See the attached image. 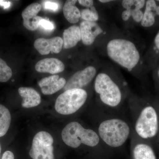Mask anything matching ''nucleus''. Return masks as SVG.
I'll return each instance as SVG.
<instances>
[{
    "instance_id": "1",
    "label": "nucleus",
    "mask_w": 159,
    "mask_h": 159,
    "mask_svg": "<svg viewBox=\"0 0 159 159\" xmlns=\"http://www.w3.org/2000/svg\"><path fill=\"white\" fill-rule=\"evenodd\" d=\"M107 53L117 64L131 72L140 61V54L133 42L123 38H116L107 43Z\"/></svg>"
},
{
    "instance_id": "2",
    "label": "nucleus",
    "mask_w": 159,
    "mask_h": 159,
    "mask_svg": "<svg viewBox=\"0 0 159 159\" xmlns=\"http://www.w3.org/2000/svg\"><path fill=\"white\" fill-rule=\"evenodd\" d=\"M130 133L129 125L124 120L119 119L104 120L98 128L99 138L106 145L113 148L124 145Z\"/></svg>"
},
{
    "instance_id": "3",
    "label": "nucleus",
    "mask_w": 159,
    "mask_h": 159,
    "mask_svg": "<svg viewBox=\"0 0 159 159\" xmlns=\"http://www.w3.org/2000/svg\"><path fill=\"white\" fill-rule=\"evenodd\" d=\"M63 141L68 146L77 148L81 144L95 147L100 141L99 135L93 129H88L77 122H70L61 132Z\"/></svg>"
},
{
    "instance_id": "4",
    "label": "nucleus",
    "mask_w": 159,
    "mask_h": 159,
    "mask_svg": "<svg viewBox=\"0 0 159 159\" xmlns=\"http://www.w3.org/2000/svg\"><path fill=\"white\" fill-rule=\"evenodd\" d=\"M94 89L101 102L109 107H116L122 100V93L119 85L107 73H99L94 82Z\"/></svg>"
},
{
    "instance_id": "5",
    "label": "nucleus",
    "mask_w": 159,
    "mask_h": 159,
    "mask_svg": "<svg viewBox=\"0 0 159 159\" xmlns=\"http://www.w3.org/2000/svg\"><path fill=\"white\" fill-rule=\"evenodd\" d=\"M87 98V93L83 89H74L65 91L56 99L55 110L61 115H72L82 107Z\"/></svg>"
},
{
    "instance_id": "6",
    "label": "nucleus",
    "mask_w": 159,
    "mask_h": 159,
    "mask_svg": "<svg viewBox=\"0 0 159 159\" xmlns=\"http://www.w3.org/2000/svg\"><path fill=\"white\" fill-rule=\"evenodd\" d=\"M158 129V119L156 110L150 106L144 107L135 124L137 134L143 139H151L156 135Z\"/></svg>"
},
{
    "instance_id": "7",
    "label": "nucleus",
    "mask_w": 159,
    "mask_h": 159,
    "mask_svg": "<svg viewBox=\"0 0 159 159\" xmlns=\"http://www.w3.org/2000/svg\"><path fill=\"white\" fill-rule=\"evenodd\" d=\"M54 139L51 134L40 131L34 136L29 155L32 159H54Z\"/></svg>"
},
{
    "instance_id": "8",
    "label": "nucleus",
    "mask_w": 159,
    "mask_h": 159,
    "mask_svg": "<svg viewBox=\"0 0 159 159\" xmlns=\"http://www.w3.org/2000/svg\"><path fill=\"white\" fill-rule=\"evenodd\" d=\"M97 73V69L93 66H89L83 70L77 71L68 80L64 90L82 89L93 80Z\"/></svg>"
},
{
    "instance_id": "9",
    "label": "nucleus",
    "mask_w": 159,
    "mask_h": 159,
    "mask_svg": "<svg viewBox=\"0 0 159 159\" xmlns=\"http://www.w3.org/2000/svg\"><path fill=\"white\" fill-rule=\"evenodd\" d=\"M42 9V6L38 3H33L28 6L22 12L23 25L29 31L36 30L39 26V22L43 18L37 16Z\"/></svg>"
},
{
    "instance_id": "10",
    "label": "nucleus",
    "mask_w": 159,
    "mask_h": 159,
    "mask_svg": "<svg viewBox=\"0 0 159 159\" xmlns=\"http://www.w3.org/2000/svg\"><path fill=\"white\" fill-rule=\"evenodd\" d=\"M35 49L42 55H47L51 52L59 53L63 48V39L61 37H54L49 39L39 38L34 42Z\"/></svg>"
},
{
    "instance_id": "11",
    "label": "nucleus",
    "mask_w": 159,
    "mask_h": 159,
    "mask_svg": "<svg viewBox=\"0 0 159 159\" xmlns=\"http://www.w3.org/2000/svg\"><path fill=\"white\" fill-rule=\"evenodd\" d=\"M81 40L86 46L93 44L96 38L102 34L103 30L97 22L83 21L79 26Z\"/></svg>"
},
{
    "instance_id": "12",
    "label": "nucleus",
    "mask_w": 159,
    "mask_h": 159,
    "mask_svg": "<svg viewBox=\"0 0 159 159\" xmlns=\"http://www.w3.org/2000/svg\"><path fill=\"white\" fill-rule=\"evenodd\" d=\"M66 83L65 78L54 75L45 77L38 82V85L44 95H52L64 88Z\"/></svg>"
},
{
    "instance_id": "13",
    "label": "nucleus",
    "mask_w": 159,
    "mask_h": 159,
    "mask_svg": "<svg viewBox=\"0 0 159 159\" xmlns=\"http://www.w3.org/2000/svg\"><path fill=\"white\" fill-rule=\"evenodd\" d=\"M63 63L56 58H47L39 61L35 66V70L39 73L54 74L64 70Z\"/></svg>"
},
{
    "instance_id": "14",
    "label": "nucleus",
    "mask_w": 159,
    "mask_h": 159,
    "mask_svg": "<svg viewBox=\"0 0 159 159\" xmlns=\"http://www.w3.org/2000/svg\"><path fill=\"white\" fill-rule=\"evenodd\" d=\"M18 93L23 98L21 105L26 108L35 107L41 102L40 94L33 88L29 87H20L18 89Z\"/></svg>"
},
{
    "instance_id": "15",
    "label": "nucleus",
    "mask_w": 159,
    "mask_h": 159,
    "mask_svg": "<svg viewBox=\"0 0 159 159\" xmlns=\"http://www.w3.org/2000/svg\"><path fill=\"white\" fill-rule=\"evenodd\" d=\"M63 48L65 49L72 48L77 45L81 40L79 26L73 25L69 27L63 33Z\"/></svg>"
},
{
    "instance_id": "16",
    "label": "nucleus",
    "mask_w": 159,
    "mask_h": 159,
    "mask_svg": "<svg viewBox=\"0 0 159 159\" xmlns=\"http://www.w3.org/2000/svg\"><path fill=\"white\" fill-rule=\"evenodd\" d=\"M77 0H68L66 2L63 8V12L67 20L71 24H76L81 18L80 11L75 4Z\"/></svg>"
},
{
    "instance_id": "17",
    "label": "nucleus",
    "mask_w": 159,
    "mask_h": 159,
    "mask_svg": "<svg viewBox=\"0 0 159 159\" xmlns=\"http://www.w3.org/2000/svg\"><path fill=\"white\" fill-rule=\"evenodd\" d=\"M134 159H157L152 147L144 143H139L135 146L133 151Z\"/></svg>"
},
{
    "instance_id": "18",
    "label": "nucleus",
    "mask_w": 159,
    "mask_h": 159,
    "mask_svg": "<svg viewBox=\"0 0 159 159\" xmlns=\"http://www.w3.org/2000/svg\"><path fill=\"white\" fill-rule=\"evenodd\" d=\"M11 116L5 106L0 104V138L5 136L10 127Z\"/></svg>"
},
{
    "instance_id": "19",
    "label": "nucleus",
    "mask_w": 159,
    "mask_h": 159,
    "mask_svg": "<svg viewBox=\"0 0 159 159\" xmlns=\"http://www.w3.org/2000/svg\"><path fill=\"white\" fill-rule=\"evenodd\" d=\"M81 18L85 21L97 22L99 19V15L95 6L85 8L80 11Z\"/></svg>"
},
{
    "instance_id": "20",
    "label": "nucleus",
    "mask_w": 159,
    "mask_h": 159,
    "mask_svg": "<svg viewBox=\"0 0 159 159\" xmlns=\"http://www.w3.org/2000/svg\"><path fill=\"white\" fill-rule=\"evenodd\" d=\"M12 75L11 69L3 59L0 58V82H7L11 78Z\"/></svg>"
},
{
    "instance_id": "21",
    "label": "nucleus",
    "mask_w": 159,
    "mask_h": 159,
    "mask_svg": "<svg viewBox=\"0 0 159 159\" xmlns=\"http://www.w3.org/2000/svg\"><path fill=\"white\" fill-rule=\"evenodd\" d=\"M155 12L145 9L141 22L142 27L148 28L153 25L155 22Z\"/></svg>"
},
{
    "instance_id": "22",
    "label": "nucleus",
    "mask_w": 159,
    "mask_h": 159,
    "mask_svg": "<svg viewBox=\"0 0 159 159\" xmlns=\"http://www.w3.org/2000/svg\"><path fill=\"white\" fill-rule=\"evenodd\" d=\"M128 10L130 11L131 16L132 17L134 21L138 23L142 21L143 15H144V12H143L141 9H138L135 7V3L134 6L130 9Z\"/></svg>"
},
{
    "instance_id": "23",
    "label": "nucleus",
    "mask_w": 159,
    "mask_h": 159,
    "mask_svg": "<svg viewBox=\"0 0 159 159\" xmlns=\"http://www.w3.org/2000/svg\"><path fill=\"white\" fill-rule=\"evenodd\" d=\"M43 7L45 9L53 11H57L59 8L58 3L51 1H45L43 2Z\"/></svg>"
},
{
    "instance_id": "24",
    "label": "nucleus",
    "mask_w": 159,
    "mask_h": 159,
    "mask_svg": "<svg viewBox=\"0 0 159 159\" xmlns=\"http://www.w3.org/2000/svg\"><path fill=\"white\" fill-rule=\"evenodd\" d=\"M39 26L47 31H52L54 29L53 23L43 18L39 22Z\"/></svg>"
},
{
    "instance_id": "25",
    "label": "nucleus",
    "mask_w": 159,
    "mask_h": 159,
    "mask_svg": "<svg viewBox=\"0 0 159 159\" xmlns=\"http://www.w3.org/2000/svg\"><path fill=\"white\" fill-rule=\"evenodd\" d=\"M145 4H146L145 9L155 12L157 6L155 1L148 0V1H146Z\"/></svg>"
},
{
    "instance_id": "26",
    "label": "nucleus",
    "mask_w": 159,
    "mask_h": 159,
    "mask_svg": "<svg viewBox=\"0 0 159 159\" xmlns=\"http://www.w3.org/2000/svg\"><path fill=\"white\" fill-rule=\"evenodd\" d=\"M135 0H123L122 1V6L125 9H130L134 4Z\"/></svg>"
},
{
    "instance_id": "27",
    "label": "nucleus",
    "mask_w": 159,
    "mask_h": 159,
    "mask_svg": "<svg viewBox=\"0 0 159 159\" xmlns=\"http://www.w3.org/2000/svg\"><path fill=\"white\" fill-rule=\"evenodd\" d=\"M78 3L86 8H90L94 6V1L92 0H79Z\"/></svg>"
},
{
    "instance_id": "28",
    "label": "nucleus",
    "mask_w": 159,
    "mask_h": 159,
    "mask_svg": "<svg viewBox=\"0 0 159 159\" xmlns=\"http://www.w3.org/2000/svg\"><path fill=\"white\" fill-rule=\"evenodd\" d=\"M131 17L130 11L128 9H125L122 11V18L124 21L128 20Z\"/></svg>"
},
{
    "instance_id": "29",
    "label": "nucleus",
    "mask_w": 159,
    "mask_h": 159,
    "mask_svg": "<svg viewBox=\"0 0 159 159\" xmlns=\"http://www.w3.org/2000/svg\"><path fill=\"white\" fill-rule=\"evenodd\" d=\"M14 154L10 151L5 152L3 154L2 159H14Z\"/></svg>"
},
{
    "instance_id": "30",
    "label": "nucleus",
    "mask_w": 159,
    "mask_h": 159,
    "mask_svg": "<svg viewBox=\"0 0 159 159\" xmlns=\"http://www.w3.org/2000/svg\"><path fill=\"white\" fill-rule=\"evenodd\" d=\"M11 3L8 1H0V6H2L5 9L9 8Z\"/></svg>"
},
{
    "instance_id": "31",
    "label": "nucleus",
    "mask_w": 159,
    "mask_h": 159,
    "mask_svg": "<svg viewBox=\"0 0 159 159\" xmlns=\"http://www.w3.org/2000/svg\"><path fill=\"white\" fill-rule=\"evenodd\" d=\"M154 43L157 49L159 50V31L155 38Z\"/></svg>"
},
{
    "instance_id": "32",
    "label": "nucleus",
    "mask_w": 159,
    "mask_h": 159,
    "mask_svg": "<svg viewBox=\"0 0 159 159\" xmlns=\"http://www.w3.org/2000/svg\"><path fill=\"white\" fill-rule=\"evenodd\" d=\"M113 2V1H111V0H99V2L102 3L110 2Z\"/></svg>"
},
{
    "instance_id": "33",
    "label": "nucleus",
    "mask_w": 159,
    "mask_h": 159,
    "mask_svg": "<svg viewBox=\"0 0 159 159\" xmlns=\"http://www.w3.org/2000/svg\"><path fill=\"white\" fill-rule=\"evenodd\" d=\"M156 14L157 15L159 16V6H157V9L155 11Z\"/></svg>"
},
{
    "instance_id": "34",
    "label": "nucleus",
    "mask_w": 159,
    "mask_h": 159,
    "mask_svg": "<svg viewBox=\"0 0 159 159\" xmlns=\"http://www.w3.org/2000/svg\"><path fill=\"white\" fill-rule=\"evenodd\" d=\"M1 150H2V148H1V144H0V155H1Z\"/></svg>"
},
{
    "instance_id": "35",
    "label": "nucleus",
    "mask_w": 159,
    "mask_h": 159,
    "mask_svg": "<svg viewBox=\"0 0 159 159\" xmlns=\"http://www.w3.org/2000/svg\"><path fill=\"white\" fill-rule=\"evenodd\" d=\"M157 75H158V77H159V70L158 71Z\"/></svg>"
},
{
    "instance_id": "36",
    "label": "nucleus",
    "mask_w": 159,
    "mask_h": 159,
    "mask_svg": "<svg viewBox=\"0 0 159 159\" xmlns=\"http://www.w3.org/2000/svg\"><path fill=\"white\" fill-rule=\"evenodd\" d=\"M158 1V2H159V1Z\"/></svg>"
}]
</instances>
